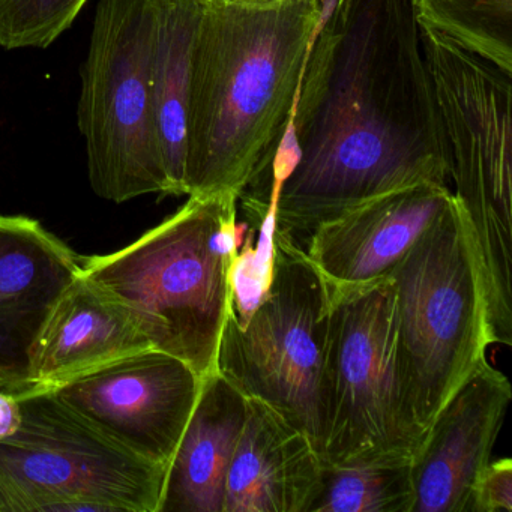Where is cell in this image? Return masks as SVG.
Wrapping results in <instances>:
<instances>
[{
	"label": "cell",
	"mask_w": 512,
	"mask_h": 512,
	"mask_svg": "<svg viewBox=\"0 0 512 512\" xmlns=\"http://www.w3.org/2000/svg\"><path fill=\"white\" fill-rule=\"evenodd\" d=\"M272 182V229L308 235L368 200L446 185L445 148L412 0H334L305 58Z\"/></svg>",
	"instance_id": "cell-1"
},
{
	"label": "cell",
	"mask_w": 512,
	"mask_h": 512,
	"mask_svg": "<svg viewBox=\"0 0 512 512\" xmlns=\"http://www.w3.org/2000/svg\"><path fill=\"white\" fill-rule=\"evenodd\" d=\"M326 0H206L187 115L185 196L236 197L268 179L292 122Z\"/></svg>",
	"instance_id": "cell-2"
},
{
	"label": "cell",
	"mask_w": 512,
	"mask_h": 512,
	"mask_svg": "<svg viewBox=\"0 0 512 512\" xmlns=\"http://www.w3.org/2000/svg\"><path fill=\"white\" fill-rule=\"evenodd\" d=\"M236 197H194L136 242L82 259L80 272L121 302L152 349L217 371L239 259Z\"/></svg>",
	"instance_id": "cell-3"
},
{
	"label": "cell",
	"mask_w": 512,
	"mask_h": 512,
	"mask_svg": "<svg viewBox=\"0 0 512 512\" xmlns=\"http://www.w3.org/2000/svg\"><path fill=\"white\" fill-rule=\"evenodd\" d=\"M452 193L481 269L490 346H512V73L421 28Z\"/></svg>",
	"instance_id": "cell-4"
},
{
	"label": "cell",
	"mask_w": 512,
	"mask_h": 512,
	"mask_svg": "<svg viewBox=\"0 0 512 512\" xmlns=\"http://www.w3.org/2000/svg\"><path fill=\"white\" fill-rule=\"evenodd\" d=\"M272 233L268 280L244 316L230 308L217 371L301 430L323 460L329 433L334 287L292 233Z\"/></svg>",
	"instance_id": "cell-5"
},
{
	"label": "cell",
	"mask_w": 512,
	"mask_h": 512,
	"mask_svg": "<svg viewBox=\"0 0 512 512\" xmlns=\"http://www.w3.org/2000/svg\"><path fill=\"white\" fill-rule=\"evenodd\" d=\"M389 280L419 421L428 431L490 347L481 269L454 196Z\"/></svg>",
	"instance_id": "cell-6"
},
{
	"label": "cell",
	"mask_w": 512,
	"mask_h": 512,
	"mask_svg": "<svg viewBox=\"0 0 512 512\" xmlns=\"http://www.w3.org/2000/svg\"><path fill=\"white\" fill-rule=\"evenodd\" d=\"M17 400L20 427L0 439V512H158L167 467L122 448L52 391Z\"/></svg>",
	"instance_id": "cell-7"
},
{
	"label": "cell",
	"mask_w": 512,
	"mask_h": 512,
	"mask_svg": "<svg viewBox=\"0 0 512 512\" xmlns=\"http://www.w3.org/2000/svg\"><path fill=\"white\" fill-rule=\"evenodd\" d=\"M325 466L413 458L427 431L395 317L391 280L335 290Z\"/></svg>",
	"instance_id": "cell-8"
},
{
	"label": "cell",
	"mask_w": 512,
	"mask_h": 512,
	"mask_svg": "<svg viewBox=\"0 0 512 512\" xmlns=\"http://www.w3.org/2000/svg\"><path fill=\"white\" fill-rule=\"evenodd\" d=\"M154 25V0L98 2L77 116L92 190L110 202L170 194L152 101Z\"/></svg>",
	"instance_id": "cell-9"
},
{
	"label": "cell",
	"mask_w": 512,
	"mask_h": 512,
	"mask_svg": "<svg viewBox=\"0 0 512 512\" xmlns=\"http://www.w3.org/2000/svg\"><path fill=\"white\" fill-rule=\"evenodd\" d=\"M202 380L176 356L148 349L50 391L122 448L167 467L196 407Z\"/></svg>",
	"instance_id": "cell-10"
},
{
	"label": "cell",
	"mask_w": 512,
	"mask_h": 512,
	"mask_svg": "<svg viewBox=\"0 0 512 512\" xmlns=\"http://www.w3.org/2000/svg\"><path fill=\"white\" fill-rule=\"evenodd\" d=\"M512 386L487 358L461 383L412 460V512H470L476 478L490 463Z\"/></svg>",
	"instance_id": "cell-11"
},
{
	"label": "cell",
	"mask_w": 512,
	"mask_h": 512,
	"mask_svg": "<svg viewBox=\"0 0 512 512\" xmlns=\"http://www.w3.org/2000/svg\"><path fill=\"white\" fill-rule=\"evenodd\" d=\"M451 196L440 184L383 194L314 227L305 253L335 290L370 286L389 277Z\"/></svg>",
	"instance_id": "cell-12"
},
{
	"label": "cell",
	"mask_w": 512,
	"mask_h": 512,
	"mask_svg": "<svg viewBox=\"0 0 512 512\" xmlns=\"http://www.w3.org/2000/svg\"><path fill=\"white\" fill-rule=\"evenodd\" d=\"M37 220L0 214V388L31 391L29 352L47 314L82 268Z\"/></svg>",
	"instance_id": "cell-13"
},
{
	"label": "cell",
	"mask_w": 512,
	"mask_h": 512,
	"mask_svg": "<svg viewBox=\"0 0 512 512\" xmlns=\"http://www.w3.org/2000/svg\"><path fill=\"white\" fill-rule=\"evenodd\" d=\"M148 349L151 344L133 314L79 272L35 337L29 352V383L32 389L50 391Z\"/></svg>",
	"instance_id": "cell-14"
},
{
	"label": "cell",
	"mask_w": 512,
	"mask_h": 512,
	"mask_svg": "<svg viewBox=\"0 0 512 512\" xmlns=\"http://www.w3.org/2000/svg\"><path fill=\"white\" fill-rule=\"evenodd\" d=\"M322 475L323 460L311 440L268 404L248 398L223 512H308Z\"/></svg>",
	"instance_id": "cell-15"
},
{
	"label": "cell",
	"mask_w": 512,
	"mask_h": 512,
	"mask_svg": "<svg viewBox=\"0 0 512 512\" xmlns=\"http://www.w3.org/2000/svg\"><path fill=\"white\" fill-rule=\"evenodd\" d=\"M248 398L218 371L203 377L196 407L170 460L158 512H223L226 479Z\"/></svg>",
	"instance_id": "cell-16"
},
{
	"label": "cell",
	"mask_w": 512,
	"mask_h": 512,
	"mask_svg": "<svg viewBox=\"0 0 512 512\" xmlns=\"http://www.w3.org/2000/svg\"><path fill=\"white\" fill-rule=\"evenodd\" d=\"M206 0H154L151 89L172 196L185 194L187 115L197 32Z\"/></svg>",
	"instance_id": "cell-17"
},
{
	"label": "cell",
	"mask_w": 512,
	"mask_h": 512,
	"mask_svg": "<svg viewBox=\"0 0 512 512\" xmlns=\"http://www.w3.org/2000/svg\"><path fill=\"white\" fill-rule=\"evenodd\" d=\"M413 458L325 466L308 512H412Z\"/></svg>",
	"instance_id": "cell-18"
},
{
	"label": "cell",
	"mask_w": 512,
	"mask_h": 512,
	"mask_svg": "<svg viewBox=\"0 0 512 512\" xmlns=\"http://www.w3.org/2000/svg\"><path fill=\"white\" fill-rule=\"evenodd\" d=\"M419 28L512 73V0H412Z\"/></svg>",
	"instance_id": "cell-19"
},
{
	"label": "cell",
	"mask_w": 512,
	"mask_h": 512,
	"mask_svg": "<svg viewBox=\"0 0 512 512\" xmlns=\"http://www.w3.org/2000/svg\"><path fill=\"white\" fill-rule=\"evenodd\" d=\"M88 0H0V47L47 49L71 28Z\"/></svg>",
	"instance_id": "cell-20"
},
{
	"label": "cell",
	"mask_w": 512,
	"mask_h": 512,
	"mask_svg": "<svg viewBox=\"0 0 512 512\" xmlns=\"http://www.w3.org/2000/svg\"><path fill=\"white\" fill-rule=\"evenodd\" d=\"M470 512H512V461L493 460L476 478Z\"/></svg>",
	"instance_id": "cell-21"
},
{
	"label": "cell",
	"mask_w": 512,
	"mask_h": 512,
	"mask_svg": "<svg viewBox=\"0 0 512 512\" xmlns=\"http://www.w3.org/2000/svg\"><path fill=\"white\" fill-rule=\"evenodd\" d=\"M22 422L19 400L11 392L0 388V439L16 433Z\"/></svg>",
	"instance_id": "cell-22"
},
{
	"label": "cell",
	"mask_w": 512,
	"mask_h": 512,
	"mask_svg": "<svg viewBox=\"0 0 512 512\" xmlns=\"http://www.w3.org/2000/svg\"><path fill=\"white\" fill-rule=\"evenodd\" d=\"M230 2L248 5V7H272V5L281 4L283 0H230Z\"/></svg>",
	"instance_id": "cell-23"
}]
</instances>
